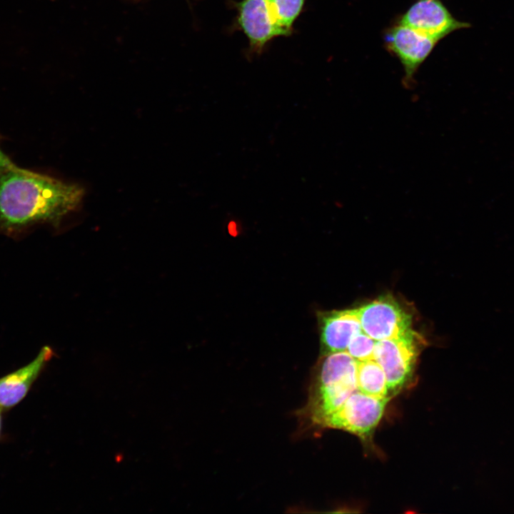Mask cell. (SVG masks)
I'll use <instances>...</instances> for the list:
<instances>
[{"mask_svg":"<svg viewBox=\"0 0 514 514\" xmlns=\"http://www.w3.org/2000/svg\"><path fill=\"white\" fill-rule=\"evenodd\" d=\"M420 343L421 337L413 330L398 338L376 341L372 359L385 372L391 396L411 378Z\"/></svg>","mask_w":514,"mask_h":514,"instance_id":"2","label":"cell"},{"mask_svg":"<svg viewBox=\"0 0 514 514\" xmlns=\"http://www.w3.org/2000/svg\"><path fill=\"white\" fill-rule=\"evenodd\" d=\"M273 24L283 36L291 34L292 26L305 0H266Z\"/></svg>","mask_w":514,"mask_h":514,"instance_id":"11","label":"cell"},{"mask_svg":"<svg viewBox=\"0 0 514 514\" xmlns=\"http://www.w3.org/2000/svg\"><path fill=\"white\" fill-rule=\"evenodd\" d=\"M3 410L0 409V440L2 438V430H3Z\"/></svg>","mask_w":514,"mask_h":514,"instance_id":"14","label":"cell"},{"mask_svg":"<svg viewBox=\"0 0 514 514\" xmlns=\"http://www.w3.org/2000/svg\"><path fill=\"white\" fill-rule=\"evenodd\" d=\"M375 343L376 340L362 331L351 338L346 351L356 361L371 359Z\"/></svg>","mask_w":514,"mask_h":514,"instance_id":"12","label":"cell"},{"mask_svg":"<svg viewBox=\"0 0 514 514\" xmlns=\"http://www.w3.org/2000/svg\"><path fill=\"white\" fill-rule=\"evenodd\" d=\"M84 195L77 184L18 167L0 174V233L16 234L43 223L57 226Z\"/></svg>","mask_w":514,"mask_h":514,"instance_id":"1","label":"cell"},{"mask_svg":"<svg viewBox=\"0 0 514 514\" xmlns=\"http://www.w3.org/2000/svg\"><path fill=\"white\" fill-rule=\"evenodd\" d=\"M321 354L346 351L351 338L362 331L358 308L318 311Z\"/></svg>","mask_w":514,"mask_h":514,"instance_id":"7","label":"cell"},{"mask_svg":"<svg viewBox=\"0 0 514 514\" xmlns=\"http://www.w3.org/2000/svg\"><path fill=\"white\" fill-rule=\"evenodd\" d=\"M11 158L4 152L0 146V174L9 170L18 168Z\"/></svg>","mask_w":514,"mask_h":514,"instance_id":"13","label":"cell"},{"mask_svg":"<svg viewBox=\"0 0 514 514\" xmlns=\"http://www.w3.org/2000/svg\"><path fill=\"white\" fill-rule=\"evenodd\" d=\"M390 399L356 390L323 420L319 429H342L362 440H368L379 423Z\"/></svg>","mask_w":514,"mask_h":514,"instance_id":"3","label":"cell"},{"mask_svg":"<svg viewBox=\"0 0 514 514\" xmlns=\"http://www.w3.org/2000/svg\"><path fill=\"white\" fill-rule=\"evenodd\" d=\"M398 23L438 41L452 32L469 28L456 19L441 0H417L401 15Z\"/></svg>","mask_w":514,"mask_h":514,"instance_id":"6","label":"cell"},{"mask_svg":"<svg viewBox=\"0 0 514 514\" xmlns=\"http://www.w3.org/2000/svg\"><path fill=\"white\" fill-rule=\"evenodd\" d=\"M237 7L238 24L255 51H261L271 39L283 36L271 21L266 0H243Z\"/></svg>","mask_w":514,"mask_h":514,"instance_id":"9","label":"cell"},{"mask_svg":"<svg viewBox=\"0 0 514 514\" xmlns=\"http://www.w3.org/2000/svg\"><path fill=\"white\" fill-rule=\"evenodd\" d=\"M357 379L359 391L373 396L391 398L385 372L375 360L357 361Z\"/></svg>","mask_w":514,"mask_h":514,"instance_id":"10","label":"cell"},{"mask_svg":"<svg viewBox=\"0 0 514 514\" xmlns=\"http://www.w3.org/2000/svg\"><path fill=\"white\" fill-rule=\"evenodd\" d=\"M362 331L376 341L398 338L412 331V316L391 296L358 308Z\"/></svg>","mask_w":514,"mask_h":514,"instance_id":"4","label":"cell"},{"mask_svg":"<svg viewBox=\"0 0 514 514\" xmlns=\"http://www.w3.org/2000/svg\"><path fill=\"white\" fill-rule=\"evenodd\" d=\"M52 356V349L44 346L30 363L0 378L1 410L8 411L26 398Z\"/></svg>","mask_w":514,"mask_h":514,"instance_id":"8","label":"cell"},{"mask_svg":"<svg viewBox=\"0 0 514 514\" xmlns=\"http://www.w3.org/2000/svg\"><path fill=\"white\" fill-rule=\"evenodd\" d=\"M383 39L387 50L398 59L403 67V86L411 89L415 82V75L437 41L398 22L387 29Z\"/></svg>","mask_w":514,"mask_h":514,"instance_id":"5","label":"cell"}]
</instances>
